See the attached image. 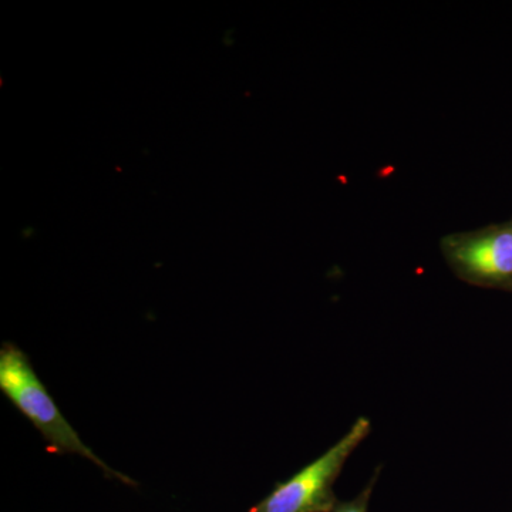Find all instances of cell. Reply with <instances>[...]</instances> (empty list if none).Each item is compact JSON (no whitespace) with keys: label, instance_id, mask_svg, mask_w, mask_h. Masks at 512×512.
Segmentation results:
<instances>
[{"label":"cell","instance_id":"obj_1","mask_svg":"<svg viewBox=\"0 0 512 512\" xmlns=\"http://www.w3.org/2000/svg\"><path fill=\"white\" fill-rule=\"evenodd\" d=\"M0 390L42 433L52 453L79 454L93 461L106 476L134 484L131 478L113 470L83 443L36 376L28 356L12 343H3L0 349Z\"/></svg>","mask_w":512,"mask_h":512},{"label":"cell","instance_id":"obj_2","mask_svg":"<svg viewBox=\"0 0 512 512\" xmlns=\"http://www.w3.org/2000/svg\"><path fill=\"white\" fill-rule=\"evenodd\" d=\"M370 431V420L359 417L338 443L288 481L276 485L268 497L248 512H333L339 503L333 485Z\"/></svg>","mask_w":512,"mask_h":512},{"label":"cell","instance_id":"obj_3","mask_svg":"<svg viewBox=\"0 0 512 512\" xmlns=\"http://www.w3.org/2000/svg\"><path fill=\"white\" fill-rule=\"evenodd\" d=\"M441 252L448 266L467 284L512 291V227L510 222L447 235Z\"/></svg>","mask_w":512,"mask_h":512},{"label":"cell","instance_id":"obj_4","mask_svg":"<svg viewBox=\"0 0 512 512\" xmlns=\"http://www.w3.org/2000/svg\"><path fill=\"white\" fill-rule=\"evenodd\" d=\"M379 473L380 468H377L375 474H373L372 480L363 488L362 493L357 494L353 500L339 501L333 512H367V510H369L370 498H372L373 490H375L377 478H379Z\"/></svg>","mask_w":512,"mask_h":512},{"label":"cell","instance_id":"obj_5","mask_svg":"<svg viewBox=\"0 0 512 512\" xmlns=\"http://www.w3.org/2000/svg\"><path fill=\"white\" fill-rule=\"evenodd\" d=\"M510 224H511V227H512V221L510 222Z\"/></svg>","mask_w":512,"mask_h":512}]
</instances>
